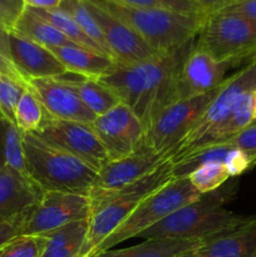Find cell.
Masks as SVG:
<instances>
[{
	"instance_id": "3",
	"label": "cell",
	"mask_w": 256,
	"mask_h": 257,
	"mask_svg": "<svg viewBox=\"0 0 256 257\" xmlns=\"http://www.w3.org/2000/svg\"><path fill=\"white\" fill-rule=\"evenodd\" d=\"M122 20L155 52L167 53L196 39L208 14H186L161 9H141L113 0H88Z\"/></svg>"
},
{
	"instance_id": "11",
	"label": "cell",
	"mask_w": 256,
	"mask_h": 257,
	"mask_svg": "<svg viewBox=\"0 0 256 257\" xmlns=\"http://www.w3.org/2000/svg\"><path fill=\"white\" fill-rule=\"evenodd\" d=\"M35 135L54 147L75 156L97 172L109 161L107 151L89 123L47 117Z\"/></svg>"
},
{
	"instance_id": "29",
	"label": "cell",
	"mask_w": 256,
	"mask_h": 257,
	"mask_svg": "<svg viewBox=\"0 0 256 257\" xmlns=\"http://www.w3.org/2000/svg\"><path fill=\"white\" fill-rule=\"evenodd\" d=\"M187 178L198 193L206 195L222 187L231 177L222 162L212 161L198 166Z\"/></svg>"
},
{
	"instance_id": "33",
	"label": "cell",
	"mask_w": 256,
	"mask_h": 257,
	"mask_svg": "<svg viewBox=\"0 0 256 257\" xmlns=\"http://www.w3.org/2000/svg\"><path fill=\"white\" fill-rule=\"evenodd\" d=\"M123 5L141 9H161L186 14H206L193 0H113Z\"/></svg>"
},
{
	"instance_id": "14",
	"label": "cell",
	"mask_w": 256,
	"mask_h": 257,
	"mask_svg": "<svg viewBox=\"0 0 256 257\" xmlns=\"http://www.w3.org/2000/svg\"><path fill=\"white\" fill-rule=\"evenodd\" d=\"M84 2L99 25L110 58L117 64L133 65L160 54L122 20L117 19L88 0Z\"/></svg>"
},
{
	"instance_id": "23",
	"label": "cell",
	"mask_w": 256,
	"mask_h": 257,
	"mask_svg": "<svg viewBox=\"0 0 256 257\" xmlns=\"http://www.w3.org/2000/svg\"><path fill=\"white\" fill-rule=\"evenodd\" d=\"M12 30L50 50L72 43L57 28L53 27L43 18L38 17L28 8H25L22 14L17 18Z\"/></svg>"
},
{
	"instance_id": "22",
	"label": "cell",
	"mask_w": 256,
	"mask_h": 257,
	"mask_svg": "<svg viewBox=\"0 0 256 257\" xmlns=\"http://www.w3.org/2000/svg\"><path fill=\"white\" fill-rule=\"evenodd\" d=\"M200 243L201 241L170 237L147 238L132 247L108 250L93 257H177L186 251L197 248Z\"/></svg>"
},
{
	"instance_id": "39",
	"label": "cell",
	"mask_w": 256,
	"mask_h": 257,
	"mask_svg": "<svg viewBox=\"0 0 256 257\" xmlns=\"http://www.w3.org/2000/svg\"><path fill=\"white\" fill-rule=\"evenodd\" d=\"M0 8L17 19L25 9V5L23 0H0Z\"/></svg>"
},
{
	"instance_id": "26",
	"label": "cell",
	"mask_w": 256,
	"mask_h": 257,
	"mask_svg": "<svg viewBox=\"0 0 256 257\" xmlns=\"http://www.w3.org/2000/svg\"><path fill=\"white\" fill-rule=\"evenodd\" d=\"M29 10H32L34 14H37L38 17L43 18L44 20H47L48 23L53 25L54 28H57L65 38H67L69 42L74 43V44L79 45V47H84L87 49L94 50V52L102 53L105 54L92 39H90L88 35H85V33L83 32L79 28V25L72 19L69 14H67L65 12H63L62 9H32V8H28ZM107 55V54H105Z\"/></svg>"
},
{
	"instance_id": "7",
	"label": "cell",
	"mask_w": 256,
	"mask_h": 257,
	"mask_svg": "<svg viewBox=\"0 0 256 257\" xmlns=\"http://www.w3.org/2000/svg\"><path fill=\"white\" fill-rule=\"evenodd\" d=\"M201 196L187 177L172 178L170 182L147 196L132 215L97 248L94 255L112 250L123 241L138 237L146 230L157 225L183 206L198 200Z\"/></svg>"
},
{
	"instance_id": "13",
	"label": "cell",
	"mask_w": 256,
	"mask_h": 257,
	"mask_svg": "<svg viewBox=\"0 0 256 257\" xmlns=\"http://www.w3.org/2000/svg\"><path fill=\"white\" fill-rule=\"evenodd\" d=\"M109 161L128 156L145 140L146 128L131 108L123 103L98 115L92 123Z\"/></svg>"
},
{
	"instance_id": "37",
	"label": "cell",
	"mask_w": 256,
	"mask_h": 257,
	"mask_svg": "<svg viewBox=\"0 0 256 257\" xmlns=\"http://www.w3.org/2000/svg\"><path fill=\"white\" fill-rule=\"evenodd\" d=\"M221 12L236 13L256 22V0H237Z\"/></svg>"
},
{
	"instance_id": "34",
	"label": "cell",
	"mask_w": 256,
	"mask_h": 257,
	"mask_svg": "<svg viewBox=\"0 0 256 257\" xmlns=\"http://www.w3.org/2000/svg\"><path fill=\"white\" fill-rule=\"evenodd\" d=\"M226 170H227L230 177H237V176L242 175L247 170L252 168L256 165V158L248 155L241 148L233 146L230 150V152L226 155L225 161H223Z\"/></svg>"
},
{
	"instance_id": "5",
	"label": "cell",
	"mask_w": 256,
	"mask_h": 257,
	"mask_svg": "<svg viewBox=\"0 0 256 257\" xmlns=\"http://www.w3.org/2000/svg\"><path fill=\"white\" fill-rule=\"evenodd\" d=\"M172 167L171 161L167 160L153 172L122 190L89 198L92 213L83 257L94 255L97 248L132 215L147 196L172 180Z\"/></svg>"
},
{
	"instance_id": "40",
	"label": "cell",
	"mask_w": 256,
	"mask_h": 257,
	"mask_svg": "<svg viewBox=\"0 0 256 257\" xmlns=\"http://www.w3.org/2000/svg\"><path fill=\"white\" fill-rule=\"evenodd\" d=\"M25 8L32 9H58L62 0H23Z\"/></svg>"
},
{
	"instance_id": "45",
	"label": "cell",
	"mask_w": 256,
	"mask_h": 257,
	"mask_svg": "<svg viewBox=\"0 0 256 257\" xmlns=\"http://www.w3.org/2000/svg\"><path fill=\"white\" fill-rule=\"evenodd\" d=\"M177 257H202L198 253L197 248H193V250H190V251H186V252L181 253V255H178Z\"/></svg>"
},
{
	"instance_id": "36",
	"label": "cell",
	"mask_w": 256,
	"mask_h": 257,
	"mask_svg": "<svg viewBox=\"0 0 256 257\" xmlns=\"http://www.w3.org/2000/svg\"><path fill=\"white\" fill-rule=\"evenodd\" d=\"M28 210H29V208H28ZM27 211L22 212L20 215L15 216V217L10 218V220L0 222V247H2L3 245H5L8 241L12 240V238L22 235L23 225H24V218Z\"/></svg>"
},
{
	"instance_id": "27",
	"label": "cell",
	"mask_w": 256,
	"mask_h": 257,
	"mask_svg": "<svg viewBox=\"0 0 256 257\" xmlns=\"http://www.w3.org/2000/svg\"><path fill=\"white\" fill-rule=\"evenodd\" d=\"M47 117L42 103L27 85L15 109V125L23 133H37Z\"/></svg>"
},
{
	"instance_id": "35",
	"label": "cell",
	"mask_w": 256,
	"mask_h": 257,
	"mask_svg": "<svg viewBox=\"0 0 256 257\" xmlns=\"http://www.w3.org/2000/svg\"><path fill=\"white\" fill-rule=\"evenodd\" d=\"M226 141H228L233 146L241 148L250 156H252L253 158H256V122L251 124L250 127L246 128V130H243L242 132L237 133L236 136L231 137L230 140Z\"/></svg>"
},
{
	"instance_id": "38",
	"label": "cell",
	"mask_w": 256,
	"mask_h": 257,
	"mask_svg": "<svg viewBox=\"0 0 256 257\" xmlns=\"http://www.w3.org/2000/svg\"><path fill=\"white\" fill-rule=\"evenodd\" d=\"M193 2L200 5L206 14L210 15L226 9L237 0H193Z\"/></svg>"
},
{
	"instance_id": "6",
	"label": "cell",
	"mask_w": 256,
	"mask_h": 257,
	"mask_svg": "<svg viewBox=\"0 0 256 257\" xmlns=\"http://www.w3.org/2000/svg\"><path fill=\"white\" fill-rule=\"evenodd\" d=\"M253 89H256V60L246 63L235 74L223 80L193 130L171 153L168 160L173 162L198 148L212 145L218 130L227 120L237 100L246 92Z\"/></svg>"
},
{
	"instance_id": "9",
	"label": "cell",
	"mask_w": 256,
	"mask_h": 257,
	"mask_svg": "<svg viewBox=\"0 0 256 257\" xmlns=\"http://www.w3.org/2000/svg\"><path fill=\"white\" fill-rule=\"evenodd\" d=\"M218 88L205 94L176 100L166 107L146 128L145 142L168 160L171 153L193 130L207 105L215 98Z\"/></svg>"
},
{
	"instance_id": "24",
	"label": "cell",
	"mask_w": 256,
	"mask_h": 257,
	"mask_svg": "<svg viewBox=\"0 0 256 257\" xmlns=\"http://www.w3.org/2000/svg\"><path fill=\"white\" fill-rule=\"evenodd\" d=\"M70 74V73H69ZM68 74V79L79 95L83 104L95 115H102L112 109L119 102L114 93L97 79H89L79 75Z\"/></svg>"
},
{
	"instance_id": "16",
	"label": "cell",
	"mask_w": 256,
	"mask_h": 257,
	"mask_svg": "<svg viewBox=\"0 0 256 257\" xmlns=\"http://www.w3.org/2000/svg\"><path fill=\"white\" fill-rule=\"evenodd\" d=\"M230 64L218 62L195 45L181 69L177 84V100L196 97L220 87Z\"/></svg>"
},
{
	"instance_id": "31",
	"label": "cell",
	"mask_w": 256,
	"mask_h": 257,
	"mask_svg": "<svg viewBox=\"0 0 256 257\" xmlns=\"http://www.w3.org/2000/svg\"><path fill=\"white\" fill-rule=\"evenodd\" d=\"M27 83L0 73V114L15 124V109Z\"/></svg>"
},
{
	"instance_id": "19",
	"label": "cell",
	"mask_w": 256,
	"mask_h": 257,
	"mask_svg": "<svg viewBox=\"0 0 256 257\" xmlns=\"http://www.w3.org/2000/svg\"><path fill=\"white\" fill-rule=\"evenodd\" d=\"M197 251L202 257H256V216L237 227L203 240Z\"/></svg>"
},
{
	"instance_id": "21",
	"label": "cell",
	"mask_w": 256,
	"mask_h": 257,
	"mask_svg": "<svg viewBox=\"0 0 256 257\" xmlns=\"http://www.w3.org/2000/svg\"><path fill=\"white\" fill-rule=\"evenodd\" d=\"M89 218L74 221L44 233L45 247L40 257H83Z\"/></svg>"
},
{
	"instance_id": "46",
	"label": "cell",
	"mask_w": 256,
	"mask_h": 257,
	"mask_svg": "<svg viewBox=\"0 0 256 257\" xmlns=\"http://www.w3.org/2000/svg\"><path fill=\"white\" fill-rule=\"evenodd\" d=\"M252 60H256V48L252 50V52L250 53V54H248V57L246 58V60H245V63H243V64H246V63L252 62Z\"/></svg>"
},
{
	"instance_id": "44",
	"label": "cell",
	"mask_w": 256,
	"mask_h": 257,
	"mask_svg": "<svg viewBox=\"0 0 256 257\" xmlns=\"http://www.w3.org/2000/svg\"><path fill=\"white\" fill-rule=\"evenodd\" d=\"M15 20L17 19H15L14 17H12L9 13L5 12L4 9H2V8H0V25H3V27H5V28H8L9 30H12Z\"/></svg>"
},
{
	"instance_id": "2",
	"label": "cell",
	"mask_w": 256,
	"mask_h": 257,
	"mask_svg": "<svg viewBox=\"0 0 256 257\" xmlns=\"http://www.w3.org/2000/svg\"><path fill=\"white\" fill-rule=\"evenodd\" d=\"M231 188L216 190L183 206L168 217L141 233L140 238L170 237L201 241L245 223L251 216H242L226 210Z\"/></svg>"
},
{
	"instance_id": "12",
	"label": "cell",
	"mask_w": 256,
	"mask_h": 257,
	"mask_svg": "<svg viewBox=\"0 0 256 257\" xmlns=\"http://www.w3.org/2000/svg\"><path fill=\"white\" fill-rule=\"evenodd\" d=\"M166 161L167 158L152 150L143 140L132 153L118 160L108 161L98 171L88 196L94 198L122 190L153 172Z\"/></svg>"
},
{
	"instance_id": "20",
	"label": "cell",
	"mask_w": 256,
	"mask_h": 257,
	"mask_svg": "<svg viewBox=\"0 0 256 257\" xmlns=\"http://www.w3.org/2000/svg\"><path fill=\"white\" fill-rule=\"evenodd\" d=\"M52 52L57 55L68 73L89 79H99L114 69L117 63L108 55L69 43L54 48Z\"/></svg>"
},
{
	"instance_id": "18",
	"label": "cell",
	"mask_w": 256,
	"mask_h": 257,
	"mask_svg": "<svg viewBox=\"0 0 256 257\" xmlns=\"http://www.w3.org/2000/svg\"><path fill=\"white\" fill-rule=\"evenodd\" d=\"M42 196L43 191L29 177L5 166L0 171V222L33 207Z\"/></svg>"
},
{
	"instance_id": "25",
	"label": "cell",
	"mask_w": 256,
	"mask_h": 257,
	"mask_svg": "<svg viewBox=\"0 0 256 257\" xmlns=\"http://www.w3.org/2000/svg\"><path fill=\"white\" fill-rule=\"evenodd\" d=\"M256 122V97L255 89L246 92L233 107L232 112L228 115L227 120L218 130L215 142L230 140L237 133L242 132L247 127Z\"/></svg>"
},
{
	"instance_id": "17",
	"label": "cell",
	"mask_w": 256,
	"mask_h": 257,
	"mask_svg": "<svg viewBox=\"0 0 256 257\" xmlns=\"http://www.w3.org/2000/svg\"><path fill=\"white\" fill-rule=\"evenodd\" d=\"M10 60L25 82L29 79L59 78L68 74L57 55L48 48L9 32Z\"/></svg>"
},
{
	"instance_id": "15",
	"label": "cell",
	"mask_w": 256,
	"mask_h": 257,
	"mask_svg": "<svg viewBox=\"0 0 256 257\" xmlns=\"http://www.w3.org/2000/svg\"><path fill=\"white\" fill-rule=\"evenodd\" d=\"M68 74L59 78L29 79L27 85L37 95L48 117L92 124L97 115L83 104L68 79Z\"/></svg>"
},
{
	"instance_id": "32",
	"label": "cell",
	"mask_w": 256,
	"mask_h": 257,
	"mask_svg": "<svg viewBox=\"0 0 256 257\" xmlns=\"http://www.w3.org/2000/svg\"><path fill=\"white\" fill-rule=\"evenodd\" d=\"M44 247V236L19 235L0 247V257H40Z\"/></svg>"
},
{
	"instance_id": "43",
	"label": "cell",
	"mask_w": 256,
	"mask_h": 257,
	"mask_svg": "<svg viewBox=\"0 0 256 257\" xmlns=\"http://www.w3.org/2000/svg\"><path fill=\"white\" fill-rule=\"evenodd\" d=\"M5 128H7V119L0 114V171L5 167Z\"/></svg>"
},
{
	"instance_id": "41",
	"label": "cell",
	"mask_w": 256,
	"mask_h": 257,
	"mask_svg": "<svg viewBox=\"0 0 256 257\" xmlns=\"http://www.w3.org/2000/svg\"><path fill=\"white\" fill-rule=\"evenodd\" d=\"M0 73L9 75V77L14 78V79L20 80V82H25V79L22 77V75H20V73L18 72L17 68L14 67V64H13L9 59H7L5 57H3L2 54H0Z\"/></svg>"
},
{
	"instance_id": "8",
	"label": "cell",
	"mask_w": 256,
	"mask_h": 257,
	"mask_svg": "<svg viewBox=\"0 0 256 257\" xmlns=\"http://www.w3.org/2000/svg\"><path fill=\"white\" fill-rule=\"evenodd\" d=\"M195 45L230 67L243 64L256 48V22L230 12L207 15Z\"/></svg>"
},
{
	"instance_id": "42",
	"label": "cell",
	"mask_w": 256,
	"mask_h": 257,
	"mask_svg": "<svg viewBox=\"0 0 256 257\" xmlns=\"http://www.w3.org/2000/svg\"><path fill=\"white\" fill-rule=\"evenodd\" d=\"M9 32L8 28L0 25V54L10 60V48H9ZM12 62V60H10Z\"/></svg>"
},
{
	"instance_id": "4",
	"label": "cell",
	"mask_w": 256,
	"mask_h": 257,
	"mask_svg": "<svg viewBox=\"0 0 256 257\" xmlns=\"http://www.w3.org/2000/svg\"><path fill=\"white\" fill-rule=\"evenodd\" d=\"M28 176L43 191L88 195L97 171L75 156L54 147L35 133H23Z\"/></svg>"
},
{
	"instance_id": "28",
	"label": "cell",
	"mask_w": 256,
	"mask_h": 257,
	"mask_svg": "<svg viewBox=\"0 0 256 257\" xmlns=\"http://www.w3.org/2000/svg\"><path fill=\"white\" fill-rule=\"evenodd\" d=\"M59 9L69 14L72 19L79 25L80 29L85 33V35H88L108 57H110L99 25L93 18L84 0H62Z\"/></svg>"
},
{
	"instance_id": "47",
	"label": "cell",
	"mask_w": 256,
	"mask_h": 257,
	"mask_svg": "<svg viewBox=\"0 0 256 257\" xmlns=\"http://www.w3.org/2000/svg\"><path fill=\"white\" fill-rule=\"evenodd\" d=\"M255 97H256V89H255Z\"/></svg>"
},
{
	"instance_id": "30",
	"label": "cell",
	"mask_w": 256,
	"mask_h": 257,
	"mask_svg": "<svg viewBox=\"0 0 256 257\" xmlns=\"http://www.w3.org/2000/svg\"><path fill=\"white\" fill-rule=\"evenodd\" d=\"M5 166L17 171L20 175L29 177L25 162L24 147H23V132L12 122L7 120L5 128Z\"/></svg>"
},
{
	"instance_id": "1",
	"label": "cell",
	"mask_w": 256,
	"mask_h": 257,
	"mask_svg": "<svg viewBox=\"0 0 256 257\" xmlns=\"http://www.w3.org/2000/svg\"><path fill=\"white\" fill-rule=\"evenodd\" d=\"M195 40L137 64H115L112 72L97 80L131 108L147 128L166 107L177 100L181 69Z\"/></svg>"
},
{
	"instance_id": "10",
	"label": "cell",
	"mask_w": 256,
	"mask_h": 257,
	"mask_svg": "<svg viewBox=\"0 0 256 257\" xmlns=\"http://www.w3.org/2000/svg\"><path fill=\"white\" fill-rule=\"evenodd\" d=\"M88 195L62 191H45L42 198L25 213L22 235L42 236L70 222L90 217Z\"/></svg>"
}]
</instances>
